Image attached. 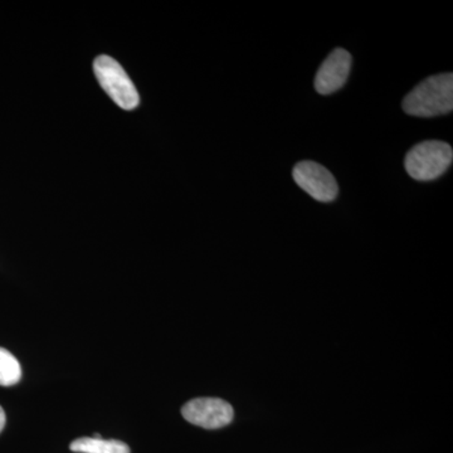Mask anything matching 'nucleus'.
Here are the masks:
<instances>
[{"mask_svg": "<svg viewBox=\"0 0 453 453\" xmlns=\"http://www.w3.org/2000/svg\"><path fill=\"white\" fill-rule=\"evenodd\" d=\"M404 112L418 118L446 115L453 110V74L428 77L404 97Z\"/></svg>", "mask_w": 453, "mask_h": 453, "instance_id": "nucleus-1", "label": "nucleus"}, {"mask_svg": "<svg viewBox=\"0 0 453 453\" xmlns=\"http://www.w3.org/2000/svg\"><path fill=\"white\" fill-rule=\"evenodd\" d=\"M70 449L77 453H130V447L121 441L95 437L77 438Z\"/></svg>", "mask_w": 453, "mask_h": 453, "instance_id": "nucleus-7", "label": "nucleus"}, {"mask_svg": "<svg viewBox=\"0 0 453 453\" xmlns=\"http://www.w3.org/2000/svg\"><path fill=\"white\" fill-rule=\"evenodd\" d=\"M295 183L316 201H335L339 187L335 177L325 166L315 162H301L292 170Z\"/></svg>", "mask_w": 453, "mask_h": 453, "instance_id": "nucleus-4", "label": "nucleus"}, {"mask_svg": "<svg viewBox=\"0 0 453 453\" xmlns=\"http://www.w3.org/2000/svg\"><path fill=\"white\" fill-rule=\"evenodd\" d=\"M186 421L205 429L226 427L234 421V411L220 398H196L181 408Z\"/></svg>", "mask_w": 453, "mask_h": 453, "instance_id": "nucleus-5", "label": "nucleus"}, {"mask_svg": "<svg viewBox=\"0 0 453 453\" xmlns=\"http://www.w3.org/2000/svg\"><path fill=\"white\" fill-rule=\"evenodd\" d=\"M4 426H5V413H4V410H3L2 407H0V432H2L3 429H4Z\"/></svg>", "mask_w": 453, "mask_h": 453, "instance_id": "nucleus-9", "label": "nucleus"}, {"mask_svg": "<svg viewBox=\"0 0 453 453\" xmlns=\"http://www.w3.org/2000/svg\"><path fill=\"white\" fill-rule=\"evenodd\" d=\"M94 70L101 88L121 109L134 110L139 105L138 91L118 61L109 56L97 57Z\"/></svg>", "mask_w": 453, "mask_h": 453, "instance_id": "nucleus-3", "label": "nucleus"}, {"mask_svg": "<svg viewBox=\"0 0 453 453\" xmlns=\"http://www.w3.org/2000/svg\"><path fill=\"white\" fill-rule=\"evenodd\" d=\"M351 55L344 49L334 50L315 77V89L320 95H332L348 81L350 73Z\"/></svg>", "mask_w": 453, "mask_h": 453, "instance_id": "nucleus-6", "label": "nucleus"}, {"mask_svg": "<svg viewBox=\"0 0 453 453\" xmlns=\"http://www.w3.org/2000/svg\"><path fill=\"white\" fill-rule=\"evenodd\" d=\"M453 160L451 145L440 140L417 144L405 155L404 168L414 180L429 181L445 174Z\"/></svg>", "mask_w": 453, "mask_h": 453, "instance_id": "nucleus-2", "label": "nucleus"}, {"mask_svg": "<svg viewBox=\"0 0 453 453\" xmlns=\"http://www.w3.org/2000/svg\"><path fill=\"white\" fill-rule=\"evenodd\" d=\"M20 378H22V368L17 357L7 349L0 348V386H14Z\"/></svg>", "mask_w": 453, "mask_h": 453, "instance_id": "nucleus-8", "label": "nucleus"}]
</instances>
